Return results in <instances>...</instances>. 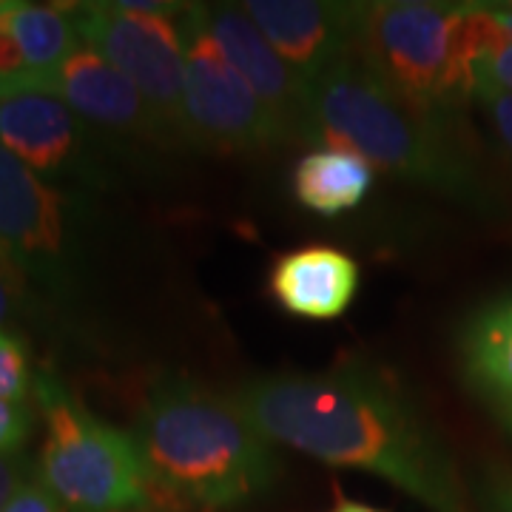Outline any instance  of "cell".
<instances>
[{
    "instance_id": "8992f818",
    "label": "cell",
    "mask_w": 512,
    "mask_h": 512,
    "mask_svg": "<svg viewBox=\"0 0 512 512\" xmlns=\"http://www.w3.org/2000/svg\"><path fill=\"white\" fill-rule=\"evenodd\" d=\"M180 18L183 12H128L120 3L74 6L80 43L106 57L146 97L171 148H191L185 117V43Z\"/></svg>"
},
{
    "instance_id": "2e32d148",
    "label": "cell",
    "mask_w": 512,
    "mask_h": 512,
    "mask_svg": "<svg viewBox=\"0 0 512 512\" xmlns=\"http://www.w3.org/2000/svg\"><path fill=\"white\" fill-rule=\"evenodd\" d=\"M376 168L348 148H313L293 168V197L319 217L353 211L373 188Z\"/></svg>"
},
{
    "instance_id": "484cf974",
    "label": "cell",
    "mask_w": 512,
    "mask_h": 512,
    "mask_svg": "<svg viewBox=\"0 0 512 512\" xmlns=\"http://www.w3.org/2000/svg\"><path fill=\"white\" fill-rule=\"evenodd\" d=\"M328 512H384L373 504H365V501H353V498H339Z\"/></svg>"
},
{
    "instance_id": "7a4b0ae2",
    "label": "cell",
    "mask_w": 512,
    "mask_h": 512,
    "mask_svg": "<svg viewBox=\"0 0 512 512\" xmlns=\"http://www.w3.org/2000/svg\"><path fill=\"white\" fill-rule=\"evenodd\" d=\"M140 447L160 512L237 510L282 478V456L234 399L191 379H165L140 407Z\"/></svg>"
},
{
    "instance_id": "6da1fadb",
    "label": "cell",
    "mask_w": 512,
    "mask_h": 512,
    "mask_svg": "<svg viewBox=\"0 0 512 512\" xmlns=\"http://www.w3.org/2000/svg\"><path fill=\"white\" fill-rule=\"evenodd\" d=\"M276 444L330 467L362 470L430 512H476L439 427L396 379L370 365L251 379L231 396Z\"/></svg>"
},
{
    "instance_id": "7c38bea8",
    "label": "cell",
    "mask_w": 512,
    "mask_h": 512,
    "mask_svg": "<svg viewBox=\"0 0 512 512\" xmlns=\"http://www.w3.org/2000/svg\"><path fill=\"white\" fill-rule=\"evenodd\" d=\"M242 9L308 89L322 74L356 57L362 3L251 0Z\"/></svg>"
},
{
    "instance_id": "9c48e42d",
    "label": "cell",
    "mask_w": 512,
    "mask_h": 512,
    "mask_svg": "<svg viewBox=\"0 0 512 512\" xmlns=\"http://www.w3.org/2000/svg\"><path fill=\"white\" fill-rule=\"evenodd\" d=\"M0 146L46 183H106L92 126L52 94L0 97Z\"/></svg>"
},
{
    "instance_id": "44dd1931",
    "label": "cell",
    "mask_w": 512,
    "mask_h": 512,
    "mask_svg": "<svg viewBox=\"0 0 512 512\" xmlns=\"http://www.w3.org/2000/svg\"><path fill=\"white\" fill-rule=\"evenodd\" d=\"M473 100L487 111L495 134L501 137V143L512 154V92H504V89H498L493 83L478 80L476 86H473Z\"/></svg>"
},
{
    "instance_id": "ba28073f",
    "label": "cell",
    "mask_w": 512,
    "mask_h": 512,
    "mask_svg": "<svg viewBox=\"0 0 512 512\" xmlns=\"http://www.w3.org/2000/svg\"><path fill=\"white\" fill-rule=\"evenodd\" d=\"M185 117L191 148L237 154L276 146L274 126L256 94L228 63L220 43L208 35L197 3L183 12Z\"/></svg>"
},
{
    "instance_id": "5bb4252c",
    "label": "cell",
    "mask_w": 512,
    "mask_h": 512,
    "mask_svg": "<svg viewBox=\"0 0 512 512\" xmlns=\"http://www.w3.org/2000/svg\"><path fill=\"white\" fill-rule=\"evenodd\" d=\"M458 359L481 399L512 402V291L481 305L458 333Z\"/></svg>"
},
{
    "instance_id": "3957f363",
    "label": "cell",
    "mask_w": 512,
    "mask_h": 512,
    "mask_svg": "<svg viewBox=\"0 0 512 512\" xmlns=\"http://www.w3.org/2000/svg\"><path fill=\"white\" fill-rule=\"evenodd\" d=\"M308 117V143L356 151L373 168L481 214L498 205L458 120L404 103L356 57L311 83Z\"/></svg>"
},
{
    "instance_id": "4316f807",
    "label": "cell",
    "mask_w": 512,
    "mask_h": 512,
    "mask_svg": "<svg viewBox=\"0 0 512 512\" xmlns=\"http://www.w3.org/2000/svg\"><path fill=\"white\" fill-rule=\"evenodd\" d=\"M493 410H495V413H498V419H501V424H504V427H510V430H512V402L495 404Z\"/></svg>"
},
{
    "instance_id": "603a6c76",
    "label": "cell",
    "mask_w": 512,
    "mask_h": 512,
    "mask_svg": "<svg viewBox=\"0 0 512 512\" xmlns=\"http://www.w3.org/2000/svg\"><path fill=\"white\" fill-rule=\"evenodd\" d=\"M20 271L9 262H0V330L20 311L23 293H20Z\"/></svg>"
},
{
    "instance_id": "5b68a950",
    "label": "cell",
    "mask_w": 512,
    "mask_h": 512,
    "mask_svg": "<svg viewBox=\"0 0 512 512\" xmlns=\"http://www.w3.org/2000/svg\"><path fill=\"white\" fill-rule=\"evenodd\" d=\"M35 399L46 424L37 481L66 512H160L131 433L97 419L55 373H37Z\"/></svg>"
},
{
    "instance_id": "d6986e66",
    "label": "cell",
    "mask_w": 512,
    "mask_h": 512,
    "mask_svg": "<svg viewBox=\"0 0 512 512\" xmlns=\"http://www.w3.org/2000/svg\"><path fill=\"white\" fill-rule=\"evenodd\" d=\"M478 80L493 83L504 92H512V37L495 23L493 37L481 49V55L473 63V86Z\"/></svg>"
},
{
    "instance_id": "ffe728a7",
    "label": "cell",
    "mask_w": 512,
    "mask_h": 512,
    "mask_svg": "<svg viewBox=\"0 0 512 512\" xmlns=\"http://www.w3.org/2000/svg\"><path fill=\"white\" fill-rule=\"evenodd\" d=\"M35 430V413L26 402L0 399V456H20Z\"/></svg>"
},
{
    "instance_id": "9a60e30c",
    "label": "cell",
    "mask_w": 512,
    "mask_h": 512,
    "mask_svg": "<svg viewBox=\"0 0 512 512\" xmlns=\"http://www.w3.org/2000/svg\"><path fill=\"white\" fill-rule=\"evenodd\" d=\"M0 12L26 63V77L9 94H23L40 77L57 72L80 46L74 6L60 9V6H40V3L0 0Z\"/></svg>"
},
{
    "instance_id": "ac0fdd59",
    "label": "cell",
    "mask_w": 512,
    "mask_h": 512,
    "mask_svg": "<svg viewBox=\"0 0 512 512\" xmlns=\"http://www.w3.org/2000/svg\"><path fill=\"white\" fill-rule=\"evenodd\" d=\"M476 512H512V467L504 461H481L470 478Z\"/></svg>"
},
{
    "instance_id": "8fae6325",
    "label": "cell",
    "mask_w": 512,
    "mask_h": 512,
    "mask_svg": "<svg viewBox=\"0 0 512 512\" xmlns=\"http://www.w3.org/2000/svg\"><path fill=\"white\" fill-rule=\"evenodd\" d=\"M26 92L52 94L57 100H63L77 117H83L89 126L109 131L114 137L143 143V146L171 148L146 97L137 92L131 80L117 72L106 57H100L83 43L57 72L40 77Z\"/></svg>"
},
{
    "instance_id": "cb8c5ba5",
    "label": "cell",
    "mask_w": 512,
    "mask_h": 512,
    "mask_svg": "<svg viewBox=\"0 0 512 512\" xmlns=\"http://www.w3.org/2000/svg\"><path fill=\"white\" fill-rule=\"evenodd\" d=\"M26 464L20 456H0V512L6 510V504L12 501V495L18 493L20 484L26 481Z\"/></svg>"
},
{
    "instance_id": "e0dca14e",
    "label": "cell",
    "mask_w": 512,
    "mask_h": 512,
    "mask_svg": "<svg viewBox=\"0 0 512 512\" xmlns=\"http://www.w3.org/2000/svg\"><path fill=\"white\" fill-rule=\"evenodd\" d=\"M35 390L29 350L18 333L0 330V399L6 402H26Z\"/></svg>"
},
{
    "instance_id": "52a82bcc",
    "label": "cell",
    "mask_w": 512,
    "mask_h": 512,
    "mask_svg": "<svg viewBox=\"0 0 512 512\" xmlns=\"http://www.w3.org/2000/svg\"><path fill=\"white\" fill-rule=\"evenodd\" d=\"M0 248L43 288L69 291L80 268V205L0 146Z\"/></svg>"
},
{
    "instance_id": "7402d4cb",
    "label": "cell",
    "mask_w": 512,
    "mask_h": 512,
    "mask_svg": "<svg viewBox=\"0 0 512 512\" xmlns=\"http://www.w3.org/2000/svg\"><path fill=\"white\" fill-rule=\"evenodd\" d=\"M3 512H66V507L35 476L20 484V490L12 495V501Z\"/></svg>"
},
{
    "instance_id": "30bf717a",
    "label": "cell",
    "mask_w": 512,
    "mask_h": 512,
    "mask_svg": "<svg viewBox=\"0 0 512 512\" xmlns=\"http://www.w3.org/2000/svg\"><path fill=\"white\" fill-rule=\"evenodd\" d=\"M208 35L265 109L279 143H308V83L282 60L268 37L237 3H197Z\"/></svg>"
},
{
    "instance_id": "4fadbf2b",
    "label": "cell",
    "mask_w": 512,
    "mask_h": 512,
    "mask_svg": "<svg viewBox=\"0 0 512 512\" xmlns=\"http://www.w3.org/2000/svg\"><path fill=\"white\" fill-rule=\"evenodd\" d=\"M362 282L359 262L330 245H308L282 254L271 268L274 302L299 319H339L356 299Z\"/></svg>"
},
{
    "instance_id": "d4e9b609",
    "label": "cell",
    "mask_w": 512,
    "mask_h": 512,
    "mask_svg": "<svg viewBox=\"0 0 512 512\" xmlns=\"http://www.w3.org/2000/svg\"><path fill=\"white\" fill-rule=\"evenodd\" d=\"M484 12L512 37V3H481Z\"/></svg>"
},
{
    "instance_id": "277c9868",
    "label": "cell",
    "mask_w": 512,
    "mask_h": 512,
    "mask_svg": "<svg viewBox=\"0 0 512 512\" xmlns=\"http://www.w3.org/2000/svg\"><path fill=\"white\" fill-rule=\"evenodd\" d=\"M493 29L481 3H362L356 60L404 103L458 120L473 100V63Z\"/></svg>"
},
{
    "instance_id": "83f0119b",
    "label": "cell",
    "mask_w": 512,
    "mask_h": 512,
    "mask_svg": "<svg viewBox=\"0 0 512 512\" xmlns=\"http://www.w3.org/2000/svg\"><path fill=\"white\" fill-rule=\"evenodd\" d=\"M0 262H6V256H3V248H0Z\"/></svg>"
}]
</instances>
